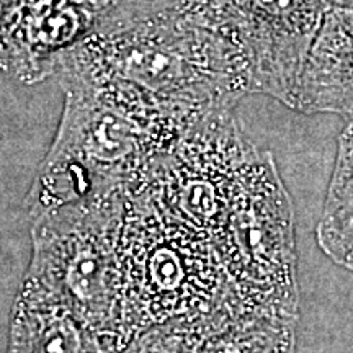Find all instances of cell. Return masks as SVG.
I'll use <instances>...</instances> for the list:
<instances>
[{
	"label": "cell",
	"instance_id": "obj_1",
	"mask_svg": "<svg viewBox=\"0 0 353 353\" xmlns=\"http://www.w3.org/2000/svg\"><path fill=\"white\" fill-rule=\"evenodd\" d=\"M59 74L126 88L182 117L252 94L241 51L180 0H130L61 59Z\"/></svg>",
	"mask_w": 353,
	"mask_h": 353
},
{
	"label": "cell",
	"instance_id": "obj_2",
	"mask_svg": "<svg viewBox=\"0 0 353 353\" xmlns=\"http://www.w3.org/2000/svg\"><path fill=\"white\" fill-rule=\"evenodd\" d=\"M56 77L64 90L63 117L26 195L30 219L118 190L139 193L159 159L196 118L110 83Z\"/></svg>",
	"mask_w": 353,
	"mask_h": 353
},
{
	"label": "cell",
	"instance_id": "obj_3",
	"mask_svg": "<svg viewBox=\"0 0 353 353\" xmlns=\"http://www.w3.org/2000/svg\"><path fill=\"white\" fill-rule=\"evenodd\" d=\"M117 257L131 342L154 325L236 311L213 242L143 193H126L123 201Z\"/></svg>",
	"mask_w": 353,
	"mask_h": 353
},
{
	"label": "cell",
	"instance_id": "obj_4",
	"mask_svg": "<svg viewBox=\"0 0 353 353\" xmlns=\"http://www.w3.org/2000/svg\"><path fill=\"white\" fill-rule=\"evenodd\" d=\"M239 314L299 317L293 203L270 151L252 154L213 241Z\"/></svg>",
	"mask_w": 353,
	"mask_h": 353
},
{
	"label": "cell",
	"instance_id": "obj_5",
	"mask_svg": "<svg viewBox=\"0 0 353 353\" xmlns=\"http://www.w3.org/2000/svg\"><path fill=\"white\" fill-rule=\"evenodd\" d=\"M126 190L34 216L25 281L38 286L92 329L130 345L123 325L117 237Z\"/></svg>",
	"mask_w": 353,
	"mask_h": 353
},
{
	"label": "cell",
	"instance_id": "obj_6",
	"mask_svg": "<svg viewBox=\"0 0 353 353\" xmlns=\"http://www.w3.org/2000/svg\"><path fill=\"white\" fill-rule=\"evenodd\" d=\"M234 108L198 114L159 159L139 192L211 242L223 231L241 172L257 151Z\"/></svg>",
	"mask_w": 353,
	"mask_h": 353
},
{
	"label": "cell",
	"instance_id": "obj_7",
	"mask_svg": "<svg viewBox=\"0 0 353 353\" xmlns=\"http://www.w3.org/2000/svg\"><path fill=\"white\" fill-rule=\"evenodd\" d=\"M244 56L252 94L293 108L304 63L327 12L325 0H180Z\"/></svg>",
	"mask_w": 353,
	"mask_h": 353
},
{
	"label": "cell",
	"instance_id": "obj_8",
	"mask_svg": "<svg viewBox=\"0 0 353 353\" xmlns=\"http://www.w3.org/2000/svg\"><path fill=\"white\" fill-rule=\"evenodd\" d=\"M130 0H0V70L33 85Z\"/></svg>",
	"mask_w": 353,
	"mask_h": 353
},
{
	"label": "cell",
	"instance_id": "obj_9",
	"mask_svg": "<svg viewBox=\"0 0 353 353\" xmlns=\"http://www.w3.org/2000/svg\"><path fill=\"white\" fill-rule=\"evenodd\" d=\"M128 345L92 329L46 291L21 281L6 353H126Z\"/></svg>",
	"mask_w": 353,
	"mask_h": 353
},
{
	"label": "cell",
	"instance_id": "obj_10",
	"mask_svg": "<svg viewBox=\"0 0 353 353\" xmlns=\"http://www.w3.org/2000/svg\"><path fill=\"white\" fill-rule=\"evenodd\" d=\"M293 110L353 118V7H327L299 76Z\"/></svg>",
	"mask_w": 353,
	"mask_h": 353
},
{
	"label": "cell",
	"instance_id": "obj_11",
	"mask_svg": "<svg viewBox=\"0 0 353 353\" xmlns=\"http://www.w3.org/2000/svg\"><path fill=\"white\" fill-rule=\"evenodd\" d=\"M296 324L298 317L223 312L192 353H294Z\"/></svg>",
	"mask_w": 353,
	"mask_h": 353
},
{
	"label": "cell",
	"instance_id": "obj_12",
	"mask_svg": "<svg viewBox=\"0 0 353 353\" xmlns=\"http://www.w3.org/2000/svg\"><path fill=\"white\" fill-rule=\"evenodd\" d=\"M316 241L335 265L353 272V121L339 136L337 156L316 228Z\"/></svg>",
	"mask_w": 353,
	"mask_h": 353
},
{
	"label": "cell",
	"instance_id": "obj_13",
	"mask_svg": "<svg viewBox=\"0 0 353 353\" xmlns=\"http://www.w3.org/2000/svg\"><path fill=\"white\" fill-rule=\"evenodd\" d=\"M327 6H339V7H353V0H325Z\"/></svg>",
	"mask_w": 353,
	"mask_h": 353
}]
</instances>
